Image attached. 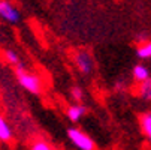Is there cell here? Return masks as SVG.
Here are the masks:
<instances>
[{
	"label": "cell",
	"instance_id": "cell-1",
	"mask_svg": "<svg viewBox=\"0 0 151 150\" xmlns=\"http://www.w3.org/2000/svg\"><path fill=\"white\" fill-rule=\"evenodd\" d=\"M15 75H17L18 84L26 92L33 93V95H39L42 92V81L39 75L30 72L24 63H19L18 66H15Z\"/></svg>",
	"mask_w": 151,
	"mask_h": 150
},
{
	"label": "cell",
	"instance_id": "cell-2",
	"mask_svg": "<svg viewBox=\"0 0 151 150\" xmlns=\"http://www.w3.org/2000/svg\"><path fill=\"white\" fill-rule=\"evenodd\" d=\"M68 138L78 150H96V143L90 135H87L79 128H69Z\"/></svg>",
	"mask_w": 151,
	"mask_h": 150
},
{
	"label": "cell",
	"instance_id": "cell-3",
	"mask_svg": "<svg viewBox=\"0 0 151 150\" xmlns=\"http://www.w3.org/2000/svg\"><path fill=\"white\" fill-rule=\"evenodd\" d=\"M0 20L11 26H17L21 21V12L11 0H0Z\"/></svg>",
	"mask_w": 151,
	"mask_h": 150
},
{
	"label": "cell",
	"instance_id": "cell-4",
	"mask_svg": "<svg viewBox=\"0 0 151 150\" xmlns=\"http://www.w3.org/2000/svg\"><path fill=\"white\" fill-rule=\"evenodd\" d=\"M75 65L78 68V71L82 74V75H91L93 71H94V60H93V56L90 51L87 50H79L75 53Z\"/></svg>",
	"mask_w": 151,
	"mask_h": 150
},
{
	"label": "cell",
	"instance_id": "cell-5",
	"mask_svg": "<svg viewBox=\"0 0 151 150\" xmlns=\"http://www.w3.org/2000/svg\"><path fill=\"white\" fill-rule=\"evenodd\" d=\"M85 113H87V107H85V105H82V104H73V105H70L69 108H68L66 116H68V119L72 123H78L85 116Z\"/></svg>",
	"mask_w": 151,
	"mask_h": 150
},
{
	"label": "cell",
	"instance_id": "cell-6",
	"mask_svg": "<svg viewBox=\"0 0 151 150\" xmlns=\"http://www.w3.org/2000/svg\"><path fill=\"white\" fill-rule=\"evenodd\" d=\"M132 77L136 83H144L147 80H151V71L148 66L142 65V63H138L132 69Z\"/></svg>",
	"mask_w": 151,
	"mask_h": 150
},
{
	"label": "cell",
	"instance_id": "cell-7",
	"mask_svg": "<svg viewBox=\"0 0 151 150\" xmlns=\"http://www.w3.org/2000/svg\"><path fill=\"white\" fill-rule=\"evenodd\" d=\"M14 140V131L8 120L0 114V141L2 143H11Z\"/></svg>",
	"mask_w": 151,
	"mask_h": 150
},
{
	"label": "cell",
	"instance_id": "cell-8",
	"mask_svg": "<svg viewBox=\"0 0 151 150\" xmlns=\"http://www.w3.org/2000/svg\"><path fill=\"white\" fill-rule=\"evenodd\" d=\"M139 125H141V129H142L145 140L151 144V113L142 114L139 119Z\"/></svg>",
	"mask_w": 151,
	"mask_h": 150
},
{
	"label": "cell",
	"instance_id": "cell-9",
	"mask_svg": "<svg viewBox=\"0 0 151 150\" xmlns=\"http://www.w3.org/2000/svg\"><path fill=\"white\" fill-rule=\"evenodd\" d=\"M138 98L145 101V102H151V80L139 83V86H138Z\"/></svg>",
	"mask_w": 151,
	"mask_h": 150
},
{
	"label": "cell",
	"instance_id": "cell-10",
	"mask_svg": "<svg viewBox=\"0 0 151 150\" xmlns=\"http://www.w3.org/2000/svg\"><path fill=\"white\" fill-rule=\"evenodd\" d=\"M3 57H5V60L9 63V65H12L14 68L18 66L19 63H23V60H21L19 54H18L15 50H11V48H8V50L3 51Z\"/></svg>",
	"mask_w": 151,
	"mask_h": 150
},
{
	"label": "cell",
	"instance_id": "cell-11",
	"mask_svg": "<svg viewBox=\"0 0 151 150\" xmlns=\"http://www.w3.org/2000/svg\"><path fill=\"white\" fill-rule=\"evenodd\" d=\"M136 56L141 59V60H147V59H151V41L145 42V44L139 45L136 48Z\"/></svg>",
	"mask_w": 151,
	"mask_h": 150
},
{
	"label": "cell",
	"instance_id": "cell-12",
	"mask_svg": "<svg viewBox=\"0 0 151 150\" xmlns=\"http://www.w3.org/2000/svg\"><path fill=\"white\" fill-rule=\"evenodd\" d=\"M29 149L30 150H54L51 147V144L47 143L45 140H35V141H32V144L29 146Z\"/></svg>",
	"mask_w": 151,
	"mask_h": 150
},
{
	"label": "cell",
	"instance_id": "cell-13",
	"mask_svg": "<svg viewBox=\"0 0 151 150\" xmlns=\"http://www.w3.org/2000/svg\"><path fill=\"white\" fill-rule=\"evenodd\" d=\"M70 96L76 104H81L82 99H84V90L79 87V86H73V87L70 89Z\"/></svg>",
	"mask_w": 151,
	"mask_h": 150
},
{
	"label": "cell",
	"instance_id": "cell-14",
	"mask_svg": "<svg viewBox=\"0 0 151 150\" xmlns=\"http://www.w3.org/2000/svg\"><path fill=\"white\" fill-rule=\"evenodd\" d=\"M148 41H150V35L147 32H139V33L135 35V42L138 45H142V44H145V42H148Z\"/></svg>",
	"mask_w": 151,
	"mask_h": 150
},
{
	"label": "cell",
	"instance_id": "cell-15",
	"mask_svg": "<svg viewBox=\"0 0 151 150\" xmlns=\"http://www.w3.org/2000/svg\"><path fill=\"white\" fill-rule=\"evenodd\" d=\"M124 87H126V86H124V83H123L121 80H118V81L114 84V89H115L117 92H123V90H124Z\"/></svg>",
	"mask_w": 151,
	"mask_h": 150
},
{
	"label": "cell",
	"instance_id": "cell-16",
	"mask_svg": "<svg viewBox=\"0 0 151 150\" xmlns=\"http://www.w3.org/2000/svg\"><path fill=\"white\" fill-rule=\"evenodd\" d=\"M0 41H2V35H0Z\"/></svg>",
	"mask_w": 151,
	"mask_h": 150
}]
</instances>
